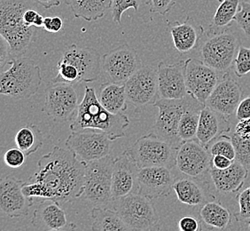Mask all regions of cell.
Wrapping results in <instances>:
<instances>
[{"mask_svg":"<svg viewBox=\"0 0 250 231\" xmlns=\"http://www.w3.org/2000/svg\"><path fill=\"white\" fill-rule=\"evenodd\" d=\"M231 124L229 118L213 111L207 106L203 107L198 126L196 140L207 148L208 144L212 142L218 136L230 133Z\"/></svg>","mask_w":250,"mask_h":231,"instance_id":"obj_24","label":"cell"},{"mask_svg":"<svg viewBox=\"0 0 250 231\" xmlns=\"http://www.w3.org/2000/svg\"><path fill=\"white\" fill-rule=\"evenodd\" d=\"M23 182L14 176H6L0 183V207L10 218L28 215L34 199L28 198L22 189Z\"/></svg>","mask_w":250,"mask_h":231,"instance_id":"obj_18","label":"cell"},{"mask_svg":"<svg viewBox=\"0 0 250 231\" xmlns=\"http://www.w3.org/2000/svg\"><path fill=\"white\" fill-rule=\"evenodd\" d=\"M174 46L180 53H188L200 46L205 30L202 25L188 16L183 23H168Z\"/></svg>","mask_w":250,"mask_h":231,"instance_id":"obj_22","label":"cell"},{"mask_svg":"<svg viewBox=\"0 0 250 231\" xmlns=\"http://www.w3.org/2000/svg\"><path fill=\"white\" fill-rule=\"evenodd\" d=\"M43 28L50 33H58L63 28V21L59 16L44 17Z\"/></svg>","mask_w":250,"mask_h":231,"instance_id":"obj_42","label":"cell"},{"mask_svg":"<svg viewBox=\"0 0 250 231\" xmlns=\"http://www.w3.org/2000/svg\"><path fill=\"white\" fill-rule=\"evenodd\" d=\"M10 67L1 72L0 92L16 100L34 95L42 82L41 69L33 60L16 56L10 60Z\"/></svg>","mask_w":250,"mask_h":231,"instance_id":"obj_4","label":"cell"},{"mask_svg":"<svg viewBox=\"0 0 250 231\" xmlns=\"http://www.w3.org/2000/svg\"><path fill=\"white\" fill-rule=\"evenodd\" d=\"M150 200L141 193L134 192L113 202L130 231H155L160 229V218Z\"/></svg>","mask_w":250,"mask_h":231,"instance_id":"obj_8","label":"cell"},{"mask_svg":"<svg viewBox=\"0 0 250 231\" xmlns=\"http://www.w3.org/2000/svg\"><path fill=\"white\" fill-rule=\"evenodd\" d=\"M178 229L181 231H197L201 230V226L194 217L187 215L179 220Z\"/></svg>","mask_w":250,"mask_h":231,"instance_id":"obj_43","label":"cell"},{"mask_svg":"<svg viewBox=\"0 0 250 231\" xmlns=\"http://www.w3.org/2000/svg\"><path fill=\"white\" fill-rule=\"evenodd\" d=\"M142 0H112L111 3V13L113 21L121 24L123 14L128 10L133 9L139 11Z\"/></svg>","mask_w":250,"mask_h":231,"instance_id":"obj_36","label":"cell"},{"mask_svg":"<svg viewBox=\"0 0 250 231\" xmlns=\"http://www.w3.org/2000/svg\"><path fill=\"white\" fill-rule=\"evenodd\" d=\"M235 113L238 120L250 118V95L241 100L237 107Z\"/></svg>","mask_w":250,"mask_h":231,"instance_id":"obj_44","label":"cell"},{"mask_svg":"<svg viewBox=\"0 0 250 231\" xmlns=\"http://www.w3.org/2000/svg\"><path fill=\"white\" fill-rule=\"evenodd\" d=\"M231 140L235 148V161L250 171V139H242L233 134Z\"/></svg>","mask_w":250,"mask_h":231,"instance_id":"obj_35","label":"cell"},{"mask_svg":"<svg viewBox=\"0 0 250 231\" xmlns=\"http://www.w3.org/2000/svg\"><path fill=\"white\" fill-rule=\"evenodd\" d=\"M26 157L27 156L24 152L18 147L11 148L8 150H6V152L4 155V161L8 167L19 168L24 164Z\"/></svg>","mask_w":250,"mask_h":231,"instance_id":"obj_40","label":"cell"},{"mask_svg":"<svg viewBox=\"0 0 250 231\" xmlns=\"http://www.w3.org/2000/svg\"><path fill=\"white\" fill-rule=\"evenodd\" d=\"M32 224L39 231H63L67 226V215L60 203L45 199L34 210Z\"/></svg>","mask_w":250,"mask_h":231,"instance_id":"obj_23","label":"cell"},{"mask_svg":"<svg viewBox=\"0 0 250 231\" xmlns=\"http://www.w3.org/2000/svg\"><path fill=\"white\" fill-rule=\"evenodd\" d=\"M127 100L132 105L142 107L154 104L158 90L157 68L140 66L125 83Z\"/></svg>","mask_w":250,"mask_h":231,"instance_id":"obj_13","label":"cell"},{"mask_svg":"<svg viewBox=\"0 0 250 231\" xmlns=\"http://www.w3.org/2000/svg\"><path fill=\"white\" fill-rule=\"evenodd\" d=\"M140 67L137 51L128 44H124L101 57V73L106 82L125 84Z\"/></svg>","mask_w":250,"mask_h":231,"instance_id":"obj_10","label":"cell"},{"mask_svg":"<svg viewBox=\"0 0 250 231\" xmlns=\"http://www.w3.org/2000/svg\"><path fill=\"white\" fill-rule=\"evenodd\" d=\"M85 166L72 150L55 146L39 159L38 171L23 183V192L31 199L72 202L83 195Z\"/></svg>","mask_w":250,"mask_h":231,"instance_id":"obj_1","label":"cell"},{"mask_svg":"<svg viewBox=\"0 0 250 231\" xmlns=\"http://www.w3.org/2000/svg\"><path fill=\"white\" fill-rule=\"evenodd\" d=\"M232 69L238 77H244L250 72V47L241 46Z\"/></svg>","mask_w":250,"mask_h":231,"instance_id":"obj_37","label":"cell"},{"mask_svg":"<svg viewBox=\"0 0 250 231\" xmlns=\"http://www.w3.org/2000/svg\"><path fill=\"white\" fill-rule=\"evenodd\" d=\"M15 144L27 157L37 152L43 143V134L39 126L33 124L21 127L15 135Z\"/></svg>","mask_w":250,"mask_h":231,"instance_id":"obj_31","label":"cell"},{"mask_svg":"<svg viewBox=\"0 0 250 231\" xmlns=\"http://www.w3.org/2000/svg\"><path fill=\"white\" fill-rule=\"evenodd\" d=\"M234 134L242 139H250V118L239 120L235 125Z\"/></svg>","mask_w":250,"mask_h":231,"instance_id":"obj_46","label":"cell"},{"mask_svg":"<svg viewBox=\"0 0 250 231\" xmlns=\"http://www.w3.org/2000/svg\"><path fill=\"white\" fill-rule=\"evenodd\" d=\"M209 174L217 191L227 195L241 190L248 178L249 170L234 160L230 167L224 170L211 167Z\"/></svg>","mask_w":250,"mask_h":231,"instance_id":"obj_25","label":"cell"},{"mask_svg":"<svg viewBox=\"0 0 250 231\" xmlns=\"http://www.w3.org/2000/svg\"><path fill=\"white\" fill-rule=\"evenodd\" d=\"M161 98L181 99L188 94L186 85V61L173 64L161 62L157 66Z\"/></svg>","mask_w":250,"mask_h":231,"instance_id":"obj_19","label":"cell"},{"mask_svg":"<svg viewBox=\"0 0 250 231\" xmlns=\"http://www.w3.org/2000/svg\"><path fill=\"white\" fill-rule=\"evenodd\" d=\"M174 183L173 174L166 166H148L138 171L139 192L150 199L168 195Z\"/></svg>","mask_w":250,"mask_h":231,"instance_id":"obj_20","label":"cell"},{"mask_svg":"<svg viewBox=\"0 0 250 231\" xmlns=\"http://www.w3.org/2000/svg\"><path fill=\"white\" fill-rule=\"evenodd\" d=\"M173 189L180 202L191 207L201 206L208 202V199H216L214 196L208 193V188L200 182H197L196 179L192 177L175 181Z\"/></svg>","mask_w":250,"mask_h":231,"instance_id":"obj_26","label":"cell"},{"mask_svg":"<svg viewBox=\"0 0 250 231\" xmlns=\"http://www.w3.org/2000/svg\"><path fill=\"white\" fill-rule=\"evenodd\" d=\"M92 229L93 231H130L116 210L105 207H94L92 210Z\"/></svg>","mask_w":250,"mask_h":231,"instance_id":"obj_30","label":"cell"},{"mask_svg":"<svg viewBox=\"0 0 250 231\" xmlns=\"http://www.w3.org/2000/svg\"><path fill=\"white\" fill-rule=\"evenodd\" d=\"M36 4L42 5L45 9H51L54 6L61 5V0H33Z\"/></svg>","mask_w":250,"mask_h":231,"instance_id":"obj_49","label":"cell"},{"mask_svg":"<svg viewBox=\"0 0 250 231\" xmlns=\"http://www.w3.org/2000/svg\"><path fill=\"white\" fill-rule=\"evenodd\" d=\"M199 101L188 93L181 99L161 98L154 102V107L158 108V115L154 124V131L159 137L166 140L174 148L183 142L178 136V125L184 113L189 108L197 104Z\"/></svg>","mask_w":250,"mask_h":231,"instance_id":"obj_7","label":"cell"},{"mask_svg":"<svg viewBox=\"0 0 250 231\" xmlns=\"http://www.w3.org/2000/svg\"><path fill=\"white\" fill-rule=\"evenodd\" d=\"M138 171L139 167L126 151L115 159L112 175L113 201L139 192Z\"/></svg>","mask_w":250,"mask_h":231,"instance_id":"obj_21","label":"cell"},{"mask_svg":"<svg viewBox=\"0 0 250 231\" xmlns=\"http://www.w3.org/2000/svg\"><path fill=\"white\" fill-rule=\"evenodd\" d=\"M61 61L77 69L80 83L94 82L101 76V57L95 49L80 47L74 44L63 52Z\"/></svg>","mask_w":250,"mask_h":231,"instance_id":"obj_17","label":"cell"},{"mask_svg":"<svg viewBox=\"0 0 250 231\" xmlns=\"http://www.w3.org/2000/svg\"><path fill=\"white\" fill-rule=\"evenodd\" d=\"M204 106L205 105L201 102H198L197 104L189 108L182 116L178 125V136L183 142L196 139L200 115Z\"/></svg>","mask_w":250,"mask_h":231,"instance_id":"obj_33","label":"cell"},{"mask_svg":"<svg viewBox=\"0 0 250 231\" xmlns=\"http://www.w3.org/2000/svg\"><path fill=\"white\" fill-rule=\"evenodd\" d=\"M235 23L246 36L250 38V0H244L240 3V8L236 15Z\"/></svg>","mask_w":250,"mask_h":231,"instance_id":"obj_39","label":"cell"},{"mask_svg":"<svg viewBox=\"0 0 250 231\" xmlns=\"http://www.w3.org/2000/svg\"><path fill=\"white\" fill-rule=\"evenodd\" d=\"M205 36L200 45L201 60L221 74L228 72L241 47L239 37L228 29L220 32L208 31Z\"/></svg>","mask_w":250,"mask_h":231,"instance_id":"obj_5","label":"cell"},{"mask_svg":"<svg viewBox=\"0 0 250 231\" xmlns=\"http://www.w3.org/2000/svg\"><path fill=\"white\" fill-rule=\"evenodd\" d=\"M176 3L177 0H147L146 5H148L150 12L164 16L169 13Z\"/></svg>","mask_w":250,"mask_h":231,"instance_id":"obj_41","label":"cell"},{"mask_svg":"<svg viewBox=\"0 0 250 231\" xmlns=\"http://www.w3.org/2000/svg\"><path fill=\"white\" fill-rule=\"evenodd\" d=\"M233 162H234V160L228 159L226 156H223V155H216V156H213V157H212L211 167L212 168L224 170V169L230 167Z\"/></svg>","mask_w":250,"mask_h":231,"instance_id":"obj_47","label":"cell"},{"mask_svg":"<svg viewBox=\"0 0 250 231\" xmlns=\"http://www.w3.org/2000/svg\"><path fill=\"white\" fill-rule=\"evenodd\" d=\"M0 66L1 69L3 70V69L6 64H8L10 60L13 58V55L11 54L10 52L9 45L6 42L4 38L1 37V44H0Z\"/></svg>","mask_w":250,"mask_h":231,"instance_id":"obj_45","label":"cell"},{"mask_svg":"<svg viewBox=\"0 0 250 231\" xmlns=\"http://www.w3.org/2000/svg\"><path fill=\"white\" fill-rule=\"evenodd\" d=\"M247 223V228H246V230H248V231H250V221H248V222H246Z\"/></svg>","mask_w":250,"mask_h":231,"instance_id":"obj_51","label":"cell"},{"mask_svg":"<svg viewBox=\"0 0 250 231\" xmlns=\"http://www.w3.org/2000/svg\"><path fill=\"white\" fill-rule=\"evenodd\" d=\"M114 161L115 159L108 155L86 163L83 196L96 206H103L113 201L112 175Z\"/></svg>","mask_w":250,"mask_h":231,"instance_id":"obj_9","label":"cell"},{"mask_svg":"<svg viewBox=\"0 0 250 231\" xmlns=\"http://www.w3.org/2000/svg\"><path fill=\"white\" fill-rule=\"evenodd\" d=\"M39 15V13L36 10L30 8V7L28 8L25 11L24 15H23L25 24L29 27H35L34 24H35V22Z\"/></svg>","mask_w":250,"mask_h":231,"instance_id":"obj_48","label":"cell"},{"mask_svg":"<svg viewBox=\"0 0 250 231\" xmlns=\"http://www.w3.org/2000/svg\"><path fill=\"white\" fill-rule=\"evenodd\" d=\"M99 101L102 106L113 114L127 111V95L125 84L105 82L100 88Z\"/></svg>","mask_w":250,"mask_h":231,"instance_id":"obj_27","label":"cell"},{"mask_svg":"<svg viewBox=\"0 0 250 231\" xmlns=\"http://www.w3.org/2000/svg\"><path fill=\"white\" fill-rule=\"evenodd\" d=\"M237 200L239 203L240 211L234 217L239 222H246L250 220V186L243 189L238 196Z\"/></svg>","mask_w":250,"mask_h":231,"instance_id":"obj_38","label":"cell"},{"mask_svg":"<svg viewBox=\"0 0 250 231\" xmlns=\"http://www.w3.org/2000/svg\"><path fill=\"white\" fill-rule=\"evenodd\" d=\"M240 3L241 2L239 0H225L221 2L213 16L208 31L220 32L228 29V27L235 22L236 15L240 8Z\"/></svg>","mask_w":250,"mask_h":231,"instance_id":"obj_32","label":"cell"},{"mask_svg":"<svg viewBox=\"0 0 250 231\" xmlns=\"http://www.w3.org/2000/svg\"><path fill=\"white\" fill-rule=\"evenodd\" d=\"M79 104L73 85L53 82L46 88L43 111L53 121L63 123L71 120Z\"/></svg>","mask_w":250,"mask_h":231,"instance_id":"obj_12","label":"cell"},{"mask_svg":"<svg viewBox=\"0 0 250 231\" xmlns=\"http://www.w3.org/2000/svg\"><path fill=\"white\" fill-rule=\"evenodd\" d=\"M76 18L87 22L101 19L111 9L112 0H65Z\"/></svg>","mask_w":250,"mask_h":231,"instance_id":"obj_28","label":"cell"},{"mask_svg":"<svg viewBox=\"0 0 250 231\" xmlns=\"http://www.w3.org/2000/svg\"><path fill=\"white\" fill-rule=\"evenodd\" d=\"M219 74L221 73L208 66L202 60H186V85L188 93L205 105L220 80Z\"/></svg>","mask_w":250,"mask_h":231,"instance_id":"obj_14","label":"cell"},{"mask_svg":"<svg viewBox=\"0 0 250 231\" xmlns=\"http://www.w3.org/2000/svg\"><path fill=\"white\" fill-rule=\"evenodd\" d=\"M212 156L197 140L184 141L178 147L176 166L188 177L201 179L210 172Z\"/></svg>","mask_w":250,"mask_h":231,"instance_id":"obj_15","label":"cell"},{"mask_svg":"<svg viewBox=\"0 0 250 231\" xmlns=\"http://www.w3.org/2000/svg\"><path fill=\"white\" fill-rule=\"evenodd\" d=\"M242 96L243 90L241 85L236 82L229 73H225L208 98L205 106L230 119L235 113Z\"/></svg>","mask_w":250,"mask_h":231,"instance_id":"obj_16","label":"cell"},{"mask_svg":"<svg viewBox=\"0 0 250 231\" xmlns=\"http://www.w3.org/2000/svg\"><path fill=\"white\" fill-rule=\"evenodd\" d=\"M139 168L148 166H176L178 149L159 137L154 132L143 135L125 150Z\"/></svg>","mask_w":250,"mask_h":231,"instance_id":"obj_6","label":"cell"},{"mask_svg":"<svg viewBox=\"0 0 250 231\" xmlns=\"http://www.w3.org/2000/svg\"><path fill=\"white\" fill-rule=\"evenodd\" d=\"M202 222L211 229L224 231L231 224L230 211L215 200L204 203L200 209Z\"/></svg>","mask_w":250,"mask_h":231,"instance_id":"obj_29","label":"cell"},{"mask_svg":"<svg viewBox=\"0 0 250 231\" xmlns=\"http://www.w3.org/2000/svg\"><path fill=\"white\" fill-rule=\"evenodd\" d=\"M30 3V0H0V35L9 45L13 57L21 56L33 38L35 27L27 26L23 20Z\"/></svg>","mask_w":250,"mask_h":231,"instance_id":"obj_3","label":"cell"},{"mask_svg":"<svg viewBox=\"0 0 250 231\" xmlns=\"http://www.w3.org/2000/svg\"><path fill=\"white\" fill-rule=\"evenodd\" d=\"M112 141L110 137L101 131H71L66 140V146L78 159L88 163L108 156Z\"/></svg>","mask_w":250,"mask_h":231,"instance_id":"obj_11","label":"cell"},{"mask_svg":"<svg viewBox=\"0 0 250 231\" xmlns=\"http://www.w3.org/2000/svg\"><path fill=\"white\" fill-rule=\"evenodd\" d=\"M43 21H44V17H43V15H41L39 14V16H38V18H37L36 22H35V24H34V26H35L36 28L43 27Z\"/></svg>","mask_w":250,"mask_h":231,"instance_id":"obj_50","label":"cell"},{"mask_svg":"<svg viewBox=\"0 0 250 231\" xmlns=\"http://www.w3.org/2000/svg\"><path fill=\"white\" fill-rule=\"evenodd\" d=\"M130 125L127 116L119 113L113 114L102 106L97 97L95 89L85 87L84 95L80 102L77 116L69 126L70 130L87 129L106 133L111 140H116L125 136V132Z\"/></svg>","mask_w":250,"mask_h":231,"instance_id":"obj_2","label":"cell"},{"mask_svg":"<svg viewBox=\"0 0 250 231\" xmlns=\"http://www.w3.org/2000/svg\"><path fill=\"white\" fill-rule=\"evenodd\" d=\"M217 1H218V2H220V3H221V2H223V1H225V0H217Z\"/></svg>","mask_w":250,"mask_h":231,"instance_id":"obj_52","label":"cell"},{"mask_svg":"<svg viewBox=\"0 0 250 231\" xmlns=\"http://www.w3.org/2000/svg\"><path fill=\"white\" fill-rule=\"evenodd\" d=\"M207 149L212 157L216 155H223L231 160H235V148L231 140V136L229 135L223 134L218 136L217 139L208 144Z\"/></svg>","mask_w":250,"mask_h":231,"instance_id":"obj_34","label":"cell"}]
</instances>
